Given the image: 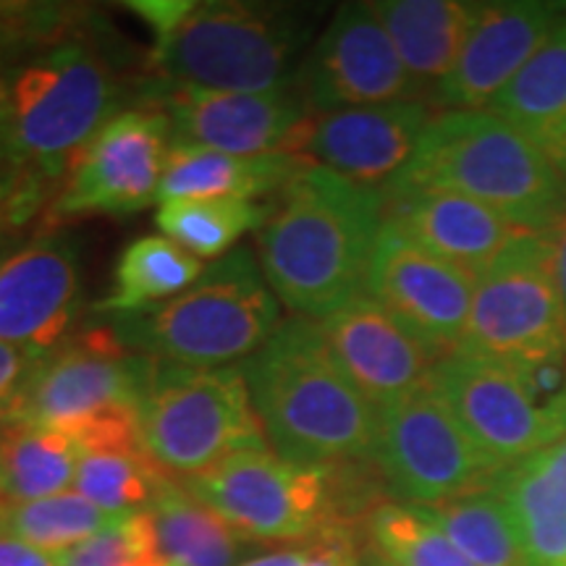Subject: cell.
<instances>
[{"label": "cell", "mask_w": 566, "mask_h": 566, "mask_svg": "<svg viewBox=\"0 0 566 566\" xmlns=\"http://www.w3.org/2000/svg\"><path fill=\"white\" fill-rule=\"evenodd\" d=\"M6 504V501H3V493H0V506H3Z\"/></svg>", "instance_id": "7bdbcfd3"}, {"label": "cell", "mask_w": 566, "mask_h": 566, "mask_svg": "<svg viewBox=\"0 0 566 566\" xmlns=\"http://www.w3.org/2000/svg\"><path fill=\"white\" fill-rule=\"evenodd\" d=\"M174 134L153 105L116 113L71 160L48 223L76 216H129L158 200Z\"/></svg>", "instance_id": "7c38bea8"}, {"label": "cell", "mask_w": 566, "mask_h": 566, "mask_svg": "<svg viewBox=\"0 0 566 566\" xmlns=\"http://www.w3.org/2000/svg\"><path fill=\"white\" fill-rule=\"evenodd\" d=\"M302 13L281 6L189 3L179 24L155 40L160 80L218 92L294 87L296 59L307 40Z\"/></svg>", "instance_id": "8992f818"}, {"label": "cell", "mask_w": 566, "mask_h": 566, "mask_svg": "<svg viewBox=\"0 0 566 566\" xmlns=\"http://www.w3.org/2000/svg\"><path fill=\"white\" fill-rule=\"evenodd\" d=\"M239 367L268 446L286 462L342 467L375 457L380 412L338 367L317 321L281 323Z\"/></svg>", "instance_id": "3957f363"}, {"label": "cell", "mask_w": 566, "mask_h": 566, "mask_svg": "<svg viewBox=\"0 0 566 566\" xmlns=\"http://www.w3.org/2000/svg\"><path fill=\"white\" fill-rule=\"evenodd\" d=\"M268 216L271 205L210 197V200L163 202L155 223L195 258H218L229 252L247 231H258Z\"/></svg>", "instance_id": "f546056e"}, {"label": "cell", "mask_w": 566, "mask_h": 566, "mask_svg": "<svg viewBox=\"0 0 566 566\" xmlns=\"http://www.w3.org/2000/svg\"><path fill=\"white\" fill-rule=\"evenodd\" d=\"M430 122L420 101L323 113L300 126L286 153L384 192L409 166Z\"/></svg>", "instance_id": "e0dca14e"}, {"label": "cell", "mask_w": 566, "mask_h": 566, "mask_svg": "<svg viewBox=\"0 0 566 566\" xmlns=\"http://www.w3.org/2000/svg\"><path fill=\"white\" fill-rule=\"evenodd\" d=\"M459 349L514 370L564 363L566 313L556 286L548 231L516 237L480 275Z\"/></svg>", "instance_id": "9c48e42d"}, {"label": "cell", "mask_w": 566, "mask_h": 566, "mask_svg": "<svg viewBox=\"0 0 566 566\" xmlns=\"http://www.w3.org/2000/svg\"><path fill=\"white\" fill-rule=\"evenodd\" d=\"M80 254L69 237L45 233L0 258V342L53 354L80 313Z\"/></svg>", "instance_id": "d6986e66"}, {"label": "cell", "mask_w": 566, "mask_h": 566, "mask_svg": "<svg viewBox=\"0 0 566 566\" xmlns=\"http://www.w3.org/2000/svg\"><path fill=\"white\" fill-rule=\"evenodd\" d=\"M42 363H45V354L0 342V420L17 415L21 399H24L27 388H30Z\"/></svg>", "instance_id": "d590c367"}, {"label": "cell", "mask_w": 566, "mask_h": 566, "mask_svg": "<svg viewBox=\"0 0 566 566\" xmlns=\"http://www.w3.org/2000/svg\"><path fill=\"white\" fill-rule=\"evenodd\" d=\"M168 480L174 478L153 462L142 441H126L82 449L74 483L105 514L124 516L147 512Z\"/></svg>", "instance_id": "f1b7e54d"}, {"label": "cell", "mask_w": 566, "mask_h": 566, "mask_svg": "<svg viewBox=\"0 0 566 566\" xmlns=\"http://www.w3.org/2000/svg\"><path fill=\"white\" fill-rule=\"evenodd\" d=\"M475 289V273L436 258L384 223L365 294L384 304L441 357L462 346Z\"/></svg>", "instance_id": "2e32d148"}, {"label": "cell", "mask_w": 566, "mask_h": 566, "mask_svg": "<svg viewBox=\"0 0 566 566\" xmlns=\"http://www.w3.org/2000/svg\"><path fill=\"white\" fill-rule=\"evenodd\" d=\"M512 512L527 556L535 566H566V509L522 462L491 485Z\"/></svg>", "instance_id": "1f68e13d"}, {"label": "cell", "mask_w": 566, "mask_h": 566, "mask_svg": "<svg viewBox=\"0 0 566 566\" xmlns=\"http://www.w3.org/2000/svg\"><path fill=\"white\" fill-rule=\"evenodd\" d=\"M82 13L71 6H0V48H30L59 42L66 45Z\"/></svg>", "instance_id": "e575fe53"}, {"label": "cell", "mask_w": 566, "mask_h": 566, "mask_svg": "<svg viewBox=\"0 0 566 566\" xmlns=\"http://www.w3.org/2000/svg\"><path fill=\"white\" fill-rule=\"evenodd\" d=\"M384 192L307 163L258 229L260 268L294 317L321 323L365 292Z\"/></svg>", "instance_id": "7a4b0ae2"}, {"label": "cell", "mask_w": 566, "mask_h": 566, "mask_svg": "<svg viewBox=\"0 0 566 566\" xmlns=\"http://www.w3.org/2000/svg\"><path fill=\"white\" fill-rule=\"evenodd\" d=\"M153 370L155 359L126 349L111 325L87 328L45 357L13 417L71 433L97 417L139 412Z\"/></svg>", "instance_id": "4fadbf2b"}, {"label": "cell", "mask_w": 566, "mask_h": 566, "mask_svg": "<svg viewBox=\"0 0 566 566\" xmlns=\"http://www.w3.org/2000/svg\"><path fill=\"white\" fill-rule=\"evenodd\" d=\"M3 95H6V90H3V87H0V103H3Z\"/></svg>", "instance_id": "b9f144b4"}, {"label": "cell", "mask_w": 566, "mask_h": 566, "mask_svg": "<svg viewBox=\"0 0 566 566\" xmlns=\"http://www.w3.org/2000/svg\"><path fill=\"white\" fill-rule=\"evenodd\" d=\"M525 464L541 480L543 488L566 509V436L554 446H548V449H543L541 454L525 459Z\"/></svg>", "instance_id": "8d00e7d4"}, {"label": "cell", "mask_w": 566, "mask_h": 566, "mask_svg": "<svg viewBox=\"0 0 566 566\" xmlns=\"http://www.w3.org/2000/svg\"><path fill=\"white\" fill-rule=\"evenodd\" d=\"M485 111L525 134L562 168L566 158V17Z\"/></svg>", "instance_id": "cb8c5ba5"}, {"label": "cell", "mask_w": 566, "mask_h": 566, "mask_svg": "<svg viewBox=\"0 0 566 566\" xmlns=\"http://www.w3.org/2000/svg\"><path fill=\"white\" fill-rule=\"evenodd\" d=\"M433 388L495 472H506L566 436V401L537 405L520 370L457 349L438 363Z\"/></svg>", "instance_id": "8fae6325"}, {"label": "cell", "mask_w": 566, "mask_h": 566, "mask_svg": "<svg viewBox=\"0 0 566 566\" xmlns=\"http://www.w3.org/2000/svg\"><path fill=\"white\" fill-rule=\"evenodd\" d=\"M464 195L525 231H551L566 216V179L546 153L488 111L433 116L409 166L384 195Z\"/></svg>", "instance_id": "277c9868"}, {"label": "cell", "mask_w": 566, "mask_h": 566, "mask_svg": "<svg viewBox=\"0 0 566 566\" xmlns=\"http://www.w3.org/2000/svg\"><path fill=\"white\" fill-rule=\"evenodd\" d=\"M160 554L171 566H239L247 537L179 480H168L147 509Z\"/></svg>", "instance_id": "484cf974"}, {"label": "cell", "mask_w": 566, "mask_h": 566, "mask_svg": "<svg viewBox=\"0 0 566 566\" xmlns=\"http://www.w3.org/2000/svg\"><path fill=\"white\" fill-rule=\"evenodd\" d=\"M111 520L113 516L74 491L27 501V504L0 506V533L19 537L53 556L101 533Z\"/></svg>", "instance_id": "4dcf8cb0"}, {"label": "cell", "mask_w": 566, "mask_h": 566, "mask_svg": "<svg viewBox=\"0 0 566 566\" xmlns=\"http://www.w3.org/2000/svg\"><path fill=\"white\" fill-rule=\"evenodd\" d=\"M373 462L409 506L488 491L499 478L433 384L380 412Z\"/></svg>", "instance_id": "30bf717a"}, {"label": "cell", "mask_w": 566, "mask_h": 566, "mask_svg": "<svg viewBox=\"0 0 566 566\" xmlns=\"http://www.w3.org/2000/svg\"><path fill=\"white\" fill-rule=\"evenodd\" d=\"M82 449L66 430L6 417L0 420V493L6 504L51 499L76 480Z\"/></svg>", "instance_id": "d4e9b609"}, {"label": "cell", "mask_w": 566, "mask_h": 566, "mask_svg": "<svg viewBox=\"0 0 566 566\" xmlns=\"http://www.w3.org/2000/svg\"><path fill=\"white\" fill-rule=\"evenodd\" d=\"M558 174H562L564 179H566V158H564V163H562V168H558Z\"/></svg>", "instance_id": "60d3db41"}, {"label": "cell", "mask_w": 566, "mask_h": 566, "mask_svg": "<svg viewBox=\"0 0 566 566\" xmlns=\"http://www.w3.org/2000/svg\"><path fill=\"white\" fill-rule=\"evenodd\" d=\"M59 566H168L147 512L113 516L101 533L55 554Z\"/></svg>", "instance_id": "836d02e7"}, {"label": "cell", "mask_w": 566, "mask_h": 566, "mask_svg": "<svg viewBox=\"0 0 566 566\" xmlns=\"http://www.w3.org/2000/svg\"><path fill=\"white\" fill-rule=\"evenodd\" d=\"M475 566H535L509 506L495 491H478L415 506Z\"/></svg>", "instance_id": "83f0119b"}, {"label": "cell", "mask_w": 566, "mask_h": 566, "mask_svg": "<svg viewBox=\"0 0 566 566\" xmlns=\"http://www.w3.org/2000/svg\"><path fill=\"white\" fill-rule=\"evenodd\" d=\"M168 566H171V564H168Z\"/></svg>", "instance_id": "f6af8a7d"}, {"label": "cell", "mask_w": 566, "mask_h": 566, "mask_svg": "<svg viewBox=\"0 0 566 566\" xmlns=\"http://www.w3.org/2000/svg\"><path fill=\"white\" fill-rule=\"evenodd\" d=\"M396 53L417 87H441L462 53L480 3L459 0H386L375 3Z\"/></svg>", "instance_id": "603a6c76"}, {"label": "cell", "mask_w": 566, "mask_h": 566, "mask_svg": "<svg viewBox=\"0 0 566 566\" xmlns=\"http://www.w3.org/2000/svg\"><path fill=\"white\" fill-rule=\"evenodd\" d=\"M122 101L111 63L87 42L55 45L21 69L0 103V231L53 202L71 160Z\"/></svg>", "instance_id": "6da1fadb"}, {"label": "cell", "mask_w": 566, "mask_h": 566, "mask_svg": "<svg viewBox=\"0 0 566 566\" xmlns=\"http://www.w3.org/2000/svg\"><path fill=\"white\" fill-rule=\"evenodd\" d=\"M126 349L163 365L216 370L250 359L281 328V302L250 247L205 268L174 300L111 323Z\"/></svg>", "instance_id": "5b68a950"}, {"label": "cell", "mask_w": 566, "mask_h": 566, "mask_svg": "<svg viewBox=\"0 0 566 566\" xmlns=\"http://www.w3.org/2000/svg\"><path fill=\"white\" fill-rule=\"evenodd\" d=\"M0 566H59L53 554L30 546L19 537L0 533Z\"/></svg>", "instance_id": "74e56055"}, {"label": "cell", "mask_w": 566, "mask_h": 566, "mask_svg": "<svg viewBox=\"0 0 566 566\" xmlns=\"http://www.w3.org/2000/svg\"><path fill=\"white\" fill-rule=\"evenodd\" d=\"M321 328L338 367L378 412L430 386L443 359L365 292L323 317Z\"/></svg>", "instance_id": "ac0fdd59"}, {"label": "cell", "mask_w": 566, "mask_h": 566, "mask_svg": "<svg viewBox=\"0 0 566 566\" xmlns=\"http://www.w3.org/2000/svg\"><path fill=\"white\" fill-rule=\"evenodd\" d=\"M367 533L388 566H475L420 509L409 504L375 506Z\"/></svg>", "instance_id": "d6a6232c"}, {"label": "cell", "mask_w": 566, "mask_h": 566, "mask_svg": "<svg viewBox=\"0 0 566 566\" xmlns=\"http://www.w3.org/2000/svg\"><path fill=\"white\" fill-rule=\"evenodd\" d=\"M384 223L394 226L409 242L436 258L475 273L478 279L516 237L525 233L488 205L454 192L422 189L384 195Z\"/></svg>", "instance_id": "44dd1931"}, {"label": "cell", "mask_w": 566, "mask_h": 566, "mask_svg": "<svg viewBox=\"0 0 566 566\" xmlns=\"http://www.w3.org/2000/svg\"><path fill=\"white\" fill-rule=\"evenodd\" d=\"M139 438L153 462L181 483L239 451L268 449L237 365L192 370L155 363L139 407Z\"/></svg>", "instance_id": "ba28073f"}, {"label": "cell", "mask_w": 566, "mask_h": 566, "mask_svg": "<svg viewBox=\"0 0 566 566\" xmlns=\"http://www.w3.org/2000/svg\"><path fill=\"white\" fill-rule=\"evenodd\" d=\"M142 101L166 113L174 145L231 155L286 153L310 118L296 84L275 92H218L155 80Z\"/></svg>", "instance_id": "9a60e30c"}, {"label": "cell", "mask_w": 566, "mask_h": 566, "mask_svg": "<svg viewBox=\"0 0 566 566\" xmlns=\"http://www.w3.org/2000/svg\"><path fill=\"white\" fill-rule=\"evenodd\" d=\"M296 90L315 116L367 105L415 101V84L375 3L336 11L296 71Z\"/></svg>", "instance_id": "5bb4252c"}, {"label": "cell", "mask_w": 566, "mask_h": 566, "mask_svg": "<svg viewBox=\"0 0 566 566\" xmlns=\"http://www.w3.org/2000/svg\"><path fill=\"white\" fill-rule=\"evenodd\" d=\"M342 467H304L271 449H250L181 485L252 541L352 546Z\"/></svg>", "instance_id": "52a82bcc"}, {"label": "cell", "mask_w": 566, "mask_h": 566, "mask_svg": "<svg viewBox=\"0 0 566 566\" xmlns=\"http://www.w3.org/2000/svg\"><path fill=\"white\" fill-rule=\"evenodd\" d=\"M375 566H388V564H386V562H380V564H375Z\"/></svg>", "instance_id": "ee69618b"}, {"label": "cell", "mask_w": 566, "mask_h": 566, "mask_svg": "<svg viewBox=\"0 0 566 566\" xmlns=\"http://www.w3.org/2000/svg\"><path fill=\"white\" fill-rule=\"evenodd\" d=\"M566 11L543 0L480 3L462 53L436 90L451 111H485L551 38Z\"/></svg>", "instance_id": "ffe728a7"}, {"label": "cell", "mask_w": 566, "mask_h": 566, "mask_svg": "<svg viewBox=\"0 0 566 566\" xmlns=\"http://www.w3.org/2000/svg\"><path fill=\"white\" fill-rule=\"evenodd\" d=\"M310 558L307 551H279V554H268L250 558V562H242L239 566H304Z\"/></svg>", "instance_id": "ab89813d"}, {"label": "cell", "mask_w": 566, "mask_h": 566, "mask_svg": "<svg viewBox=\"0 0 566 566\" xmlns=\"http://www.w3.org/2000/svg\"><path fill=\"white\" fill-rule=\"evenodd\" d=\"M548 233H551V244H554L556 286H558V294H562V304L566 313V216Z\"/></svg>", "instance_id": "f35d334b"}, {"label": "cell", "mask_w": 566, "mask_h": 566, "mask_svg": "<svg viewBox=\"0 0 566 566\" xmlns=\"http://www.w3.org/2000/svg\"><path fill=\"white\" fill-rule=\"evenodd\" d=\"M205 273L200 258L168 237H142L118 258L113 289L95 313L134 315L174 300Z\"/></svg>", "instance_id": "4316f807"}, {"label": "cell", "mask_w": 566, "mask_h": 566, "mask_svg": "<svg viewBox=\"0 0 566 566\" xmlns=\"http://www.w3.org/2000/svg\"><path fill=\"white\" fill-rule=\"evenodd\" d=\"M310 160L292 153L231 155L208 147L171 145L158 200H254L281 192Z\"/></svg>", "instance_id": "7402d4cb"}]
</instances>
